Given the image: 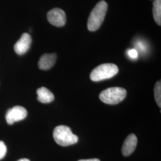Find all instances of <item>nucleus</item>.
Wrapping results in <instances>:
<instances>
[{
    "label": "nucleus",
    "instance_id": "nucleus-13",
    "mask_svg": "<svg viewBox=\"0 0 161 161\" xmlns=\"http://www.w3.org/2000/svg\"><path fill=\"white\" fill-rule=\"evenodd\" d=\"M7 152V147H6L5 143L0 141V160L3 159L6 155Z\"/></svg>",
    "mask_w": 161,
    "mask_h": 161
},
{
    "label": "nucleus",
    "instance_id": "nucleus-14",
    "mask_svg": "<svg viewBox=\"0 0 161 161\" xmlns=\"http://www.w3.org/2000/svg\"><path fill=\"white\" fill-rule=\"evenodd\" d=\"M128 56L131 58H136L138 57V52L135 50V49H131V50H130L128 52Z\"/></svg>",
    "mask_w": 161,
    "mask_h": 161
},
{
    "label": "nucleus",
    "instance_id": "nucleus-15",
    "mask_svg": "<svg viewBox=\"0 0 161 161\" xmlns=\"http://www.w3.org/2000/svg\"><path fill=\"white\" fill-rule=\"evenodd\" d=\"M78 161H100L98 159L94 158V159H82Z\"/></svg>",
    "mask_w": 161,
    "mask_h": 161
},
{
    "label": "nucleus",
    "instance_id": "nucleus-3",
    "mask_svg": "<svg viewBox=\"0 0 161 161\" xmlns=\"http://www.w3.org/2000/svg\"><path fill=\"white\" fill-rule=\"evenodd\" d=\"M118 71V68L115 64H102L92 70L90 79L94 82L109 79L116 75Z\"/></svg>",
    "mask_w": 161,
    "mask_h": 161
},
{
    "label": "nucleus",
    "instance_id": "nucleus-5",
    "mask_svg": "<svg viewBox=\"0 0 161 161\" xmlns=\"http://www.w3.org/2000/svg\"><path fill=\"white\" fill-rule=\"evenodd\" d=\"M47 20L54 26L62 27L66 22V15L62 9L54 8L48 12Z\"/></svg>",
    "mask_w": 161,
    "mask_h": 161
},
{
    "label": "nucleus",
    "instance_id": "nucleus-12",
    "mask_svg": "<svg viewBox=\"0 0 161 161\" xmlns=\"http://www.w3.org/2000/svg\"><path fill=\"white\" fill-rule=\"evenodd\" d=\"M155 98L156 102L159 108L161 107V80H158L156 83L154 88Z\"/></svg>",
    "mask_w": 161,
    "mask_h": 161
},
{
    "label": "nucleus",
    "instance_id": "nucleus-4",
    "mask_svg": "<svg viewBox=\"0 0 161 161\" xmlns=\"http://www.w3.org/2000/svg\"><path fill=\"white\" fill-rule=\"evenodd\" d=\"M127 96L125 89L121 87H111L104 90L100 94L102 102L108 104H116L122 102Z\"/></svg>",
    "mask_w": 161,
    "mask_h": 161
},
{
    "label": "nucleus",
    "instance_id": "nucleus-2",
    "mask_svg": "<svg viewBox=\"0 0 161 161\" xmlns=\"http://www.w3.org/2000/svg\"><path fill=\"white\" fill-rule=\"evenodd\" d=\"M55 142L62 146H68L75 144L78 142V137L73 134L71 129L65 125L56 127L53 131Z\"/></svg>",
    "mask_w": 161,
    "mask_h": 161
},
{
    "label": "nucleus",
    "instance_id": "nucleus-6",
    "mask_svg": "<svg viewBox=\"0 0 161 161\" xmlns=\"http://www.w3.org/2000/svg\"><path fill=\"white\" fill-rule=\"evenodd\" d=\"M28 115L26 109L20 106H16L8 110L6 115V121L8 124L12 125L16 122L24 119Z\"/></svg>",
    "mask_w": 161,
    "mask_h": 161
},
{
    "label": "nucleus",
    "instance_id": "nucleus-9",
    "mask_svg": "<svg viewBox=\"0 0 161 161\" xmlns=\"http://www.w3.org/2000/svg\"><path fill=\"white\" fill-rule=\"evenodd\" d=\"M57 59L56 53L44 54H43L38 62V67L41 70H48L51 69L54 65Z\"/></svg>",
    "mask_w": 161,
    "mask_h": 161
},
{
    "label": "nucleus",
    "instance_id": "nucleus-10",
    "mask_svg": "<svg viewBox=\"0 0 161 161\" xmlns=\"http://www.w3.org/2000/svg\"><path fill=\"white\" fill-rule=\"evenodd\" d=\"M38 95L37 100L42 103H48L53 102L54 99V96L48 89L46 87H41L36 91Z\"/></svg>",
    "mask_w": 161,
    "mask_h": 161
},
{
    "label": "nucleus",
    "instance_id": "nucleus-8",
    "mask_svg": "<svg viewBox=\"0 0 161 161\" xmlns=\"http://www.w3.org/2000/svg\"><path fill=\"white\" fill-rule=\"evenodd\" d=\"M137 144V138L134 134H130L125 138L122 147V155L128 156L132 154Z\"/></svg>",
    "mask_w": 161,
    "mask_h": 161
},
{
    "label": "nucleus",
    "instance_id": "nucleus-16",
    "mask_svg": "<svg viewBox=\"0 0 161 161\" xmlns=\"http://www.w3.org/2000/svg\"><path fill=\"white\" fill-rule=\"evenodd\" d=\"M30 161L28 159H26V158H23V159H19V161Z\"/></svg>",
    "mask_w": 161,
    "mask_h": 161
},
{
    "label": "nucleus",
    "instance_id": "nucleus-7",
    "mask_svg": "<svg viewBox=\"0 0 161 161\" xmlns=\"http://www.w3.org/2000/svg\"><path fill=\"white\" fill-rule=\"evenodd\" d=\"M32 38L28 33H24L14 46V50L19 55H23L29 50Z\"/></svg>",
    "mask_w": 161,
    "mask_h": 161
},
{
    "label": "nucleus",
    "instance_id": "nucleus-1",
    "mask_svg": "<svg viewBox=\"0 0 161 161\" xmlns=\"http://www.w3.org/2000/svg\"><path fill=\"white\" fill-rule=\"evenodd\" d=\"M108 10V4L105 1H100L92 9L87 22V28L94 32L100 28L103 22Z\"/></svg>",
    "mask_w": 161,
    "mask_h": 161
},
{
    "label": "nucleus",
    "instance_id": "nucleus-11",
    "mask_svg": "<svg viewBox=\"0 0 161 161\" xmlns=\"http://www.w3.org/2000/svg\"><path fill=\"white\" fill-rule=\"evenodd\" d=\"M153 16L156 23L161 25V0H154L153 3Z\"/></svg>",
    "mask_w": 161,
    "mask_h": 161
}]
</instances>
